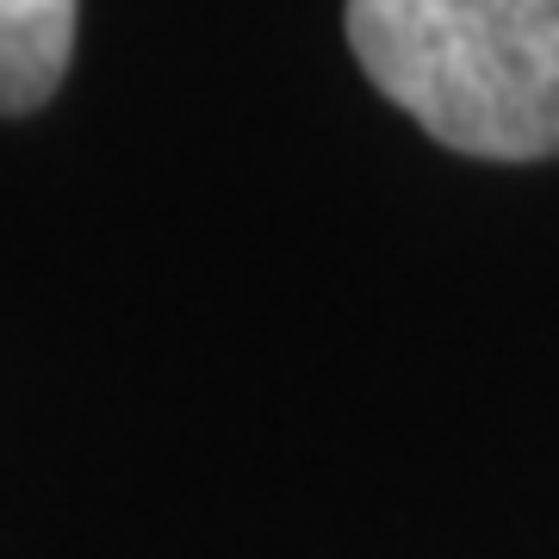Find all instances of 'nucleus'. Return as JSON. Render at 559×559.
I'll return each instance as SVG.
<instances>
[{"instance_id": "nucleus-1", "label": "nucleus", "mask_w": 559, "mask_h": 559, "mask_svg": "<svg viewBox=\"0 0 559 559\" xmlns=\"http://www.w3.org/2000/svg\"><path fill=\"white\" fill-rule=\"evenodd\" d=\"M367 81L479 162L559 156V0H348Z\"/></svg>"}, {"instance_id": "nucleus-2", "label": "nucleus", "mask_w": 559, "mask_h": 559, "mask_svg": "<svg viewBox=\"0 0 559 559\" xmlns=\"http://www.w3.org/2000/svg\"><path fill=\"white\" fill-rule=\"evenodd\" d=\"M81 0H0V112H38L69 75Z\"/></svg>"}]
</instances>
